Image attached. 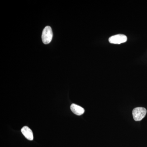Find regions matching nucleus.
Segmentation results:
<instances>
[{
  "instance_id": "nucleus-1",
  "label": "nucleus",
  "mask_w": 147,
  "mask_h": 147,
  "mask_svg": "<svg viewBox=\"0 0 147 147\" xmlns=\"http://www.w3.org/2000/svg\"><path fill=\"white\" fill-rule=\"evenodd\" d=\"M53 37V32L52 28L50 26H46L43 29L42 32V42L45 44H48L52 41Z\"/></svg>"
},
{
  "instance_id": "nucleus-2",
  "label": "nucleus",
  "mask_w": 147,
  "mask_h": 147,
  "mask_svg": "<svg viewBox=\"0 0 147 147\" xmlns=\"http://www.w3.org/2000/svg\"><path fill=\"white\" fill-rule=\"evenodd\" d=\"M147 110L146 108L138 107L134 108L132 111V115L134 120L140 121L143 119L146 115Z\"/></svg>"
},
{
  "instance_id": "nucleus-3",
  "label": "nucleus",
  "mask_w": 147,
  "mask_h": 147,
  "mask_svg": "<svg viewBox=\"0 0 147 147\" xmlns=\"http://www.w3.org/2000/svg\"><path fill=\"white\" fill-rule=\"evenodd\" d=\"M127 37L124 34H119L113 36L109 38V41L110 43L113 44H120L126 42Z\"/></svg>"
},
{
  "instance_id": "nucleus-4",
  "label": "nucleus",
  "mask_w": 147,
  "mask_h": 147,
  "mask_svg": "<svg viewBox=\"0 0 147 147\" xmlns=\"http://www.w3.org/2000/svg\"><path fill=\"white\" fill-rule=\"evenodd\" d=\"M21 132L25 137L30 141L33 140V134L32 131L29 127L24 126L21 129Z\"/></svg>"
},
{
  "instance_id": "nucleus-5",
  "label": "nucleus",
  "mask_w": 147,
  "mask_h": 147,
  "mask_svg": "<svg viewBox=\"0 0 147 147\" xmlns=\"http://www.w3.org/2000/svg\"><path fill=\"white\" fill-rule=\"evenodd\" d=\"M70 109L74 114L78 116L82 115L85 112L84 108L75 104H71Z\"/></svg>"
}]
</instances>
